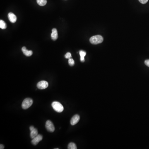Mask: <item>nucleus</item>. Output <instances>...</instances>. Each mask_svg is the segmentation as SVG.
I'll list each match as a JSON object with an SVG mask.
<instances>
[{
  "instance_id": "obj_1",
  "label": "nucleus",
  "mask_w": 149,
  "mask_h": 149,
  "mask_svg": "<svg viewBox=\"0 0 149 149\" xmlns=\"http://www.w3.org/2000/svg\"><path fill=\"white\" fill-rule=\"evenodd\" d=\"M103 39V38L102 36L97 35L91 37L89 39V41L92 44H97L102 42Z\"/></svg>"
},
{
  "instance_id": "obj_2",
  "label": "nucleus",
  "mask_w": 149,
  "mask_h": 149,
  "mask_svg": "<svg viewBox=\"0 0 149 149\" xmlns=\"http://www.w3.org/2000/svg\"><path fill=\"white\" fill-rule=\"evenodd\" d=\"M53 109L57 112H62L63 111L64 108L62 104L58 102H54L52 104Z\"/></svg>"
},
{
  "instance_id": "obj_3",
  "label": "nucleus",
  "mask_w": 149,
  "mask_h": 149,
  "mask_svg": "<svg viewBox=\"0 0 149 149\" xmlns=\"http://www.w3.org/2000/svg\"><path fill=\"white\" fill-rule=\"evenodd\" d=\"M33 104V100L30 98H28L24 99L22 104V108L24 109H28L31 107Z\"/></svg>"
},
{
  "instance_id": "obj_4",
  "label": "nucleus",
  "mask_w": 149,
  "mask_h": 149,
  "mask_svg": "<svg viewBox=\"0 0 149 149\" xmlns=\"http://www.w3.org/2000/svg\"><path fill=\"white\" fill-rule=\"evenodd\" d=\"M46 128L49 132H53L55 131L54 125L50 120H48L46 122Z\"/></svg>"
},
{
  "instance_id": "obj_5",
  "label": "nucleus",
  "mask_w": 149,
  "mask_h": 149,
  "mask_svg": "<svg viewBox=\"0 0 149 149\" xmlns=\"http://www.w3.org/2000/svg\"><path fill=\"white\" fill-rule=\"evenodd\" d=\"M48 83L47 81H44V80L41 81L37 84V88L41 89H46L48 87Z\"/></svg>"
},
{
  "instance_id": "obj_6",
  "label": "nucleus",
  "mask_w": 149,
  "mask_h": 149,
  "mask_svg": "<svg viewBox=\"0 0 149 149\" xmlns=\"http://www.w3.org/2000/svg\"><path fill=\"white\" fill-rule=\"evenodd\" d=\"M43 137L41 135H38L37 136H36L35 138L32 139V144L36 145H37L40 141H41L42 140Z\"/></svg>"
},
{
  "instance_id": "obj_7",
  "label": "nucleus",
  "mask_w": 149,
  "mask_h": 149,
  "mask_svg": "<svg viewBox=\"0 0 149 149\" xmlns=\"http://www.w3.org/2000/svg\"><path fill=\"white\" fill-rule=\"evenodd\" d=\"M80 116L78 115H75L73 117L71 118V120H70V123L71 125L73 126V125H76L77 124V123H78L80 120Z\"/></svg>"
},
{
  "instance_id": "obj_8",
  "label": "nucleus",
  "mask_w": 149,
  "mask_h": 149,
  "mask_svg": "<svg viewBox=\"0 0 149 149\" xmlns=\"http://www.w3.org/2000/svg\"><path fill=\"white\" fill-rule=\"evenodd\" d=\"M8 19L12 23H15L17 20V17L16 15L13 13H10L8 14Z\"/></svg>"
},
{
  "instance_id": "obj_9",
  "label": "nucleus",
  "mask_w": 149,
  "mask_h": 149,
  "mask_svg": "<svg viewBox=\"0 0 149 149\" xmlns=\"http://www.w3.org/2000/svg\"><path fill=\"white\" fill-rule=\"evenodd\" d=\"M58 37L57 30L56 28H54L52 30V33L51 34V38L53 40L55 41L57 39Z\"/></svg>"
},
{
  "instance_id": "obj_10",
  "label": "nucleus",
  "mask_w": 149,
  "mask_h": 149,
  "mask_svg": "<svg viewBox=\"0 0 149 149\" xmlns=\"http://www.w3.org/2000/svg\"><path fill=\"white\" fill-rule=\"evenodd\" d=\"M22 51L23 54L27 56H30L32 55L33 52L32 51L28 50L25 46L22 47Z\"/></svg>"
},
{
  "instance_id": "obj_11",
  "label": "nucleus",
  "mask_w": 149,
  "mask_h": 149,
  "mask_svg": "<svg viewBox=\"0 0 149 149\" xmlns=\"http://www.w3.org/2000/svg\"><path fill=\"white\" fill-rule=\"evenodd\" d=\"M30 137L32 139H33L35 138L36 136L38 135V131L37 129H34L32 131H30Z\"/></svg>"
},
{
  "instance_id": "obj_12",
  "label": "nucleus",
  "mask_w": 149,
  "mask_h": 149,
  "mask_svg": "<svg viewBox=\"0 0 149 149\" xmlns=\"http://www.w3.org/2000/svg\"><path fill=\"white\" fill-rule=\"evenodd\" d=\"M80 55V61L81 62H84L85 61V56L86 55V52L83 51H80L79 52Z\"/></svg>"
},
{
  "instance_id": "obj_13",
  "label": "nucleus",
  "mask_w": 149,
  "mask_h": 149,
  "mask_svg": "<svg viewBox=\"0 0 149 149\" xmlns=\"http://www.w3.org/2000/svg\"><path fill=\"white\" fill-rule=\"evenodd\" d=\"M37 4L39 6H41L46 5V4L47 3L46 0H37Z\"/></svg>"
},
{
  "instance_id": "obj_14",
  "label": "nucleus",
  "mask_w": 149,
  "mask_h": 149,
  "mask_svg": "<svg viewBox=\"0 0 149 149\" xmlns=\"http://www.w3.org/2000/svg\"><path fill=\"white\" fill-rule=\"evenodd\" d=\"M0 28L2 29H6L7 28V25L4 21L3 20H0Z\"/></svg>"
},
{
  "instance_id": "obj_15",
  "label": "nucleus",
  "mask_w": 149,
  "mask_h": 149,
  "mask_svg": "<svg viewBox=\"0 0 149 149\" xmlns=\"http://www.w3.org/2000/svg\"><path fill=\"white\" fill-rule=\"evenodd\" d=\"M68 148L69 149H77V147L76 144L74 143L70 142L68 144Z\"/></svg>"
},
{
  "instance_id": "obj_16",
  "label": "nucleus",
  "mask_w": 149,
  "mask_h": 149,
  "mask_svg": "<svg viewBox=\"0 0 149 149\" xmlns=\"http://www.w3.org/2000/svg\"><path fill=\"white\" fill-rule=\"evenodd\" d=\"M68 63L70 66H72L74 64V60L72 58H70L68 60Z\"/></svg>"
},
{
  "instance_id": "obj_17",
  "label": "nucleus",
  "mask_w": 149,
  "mask_h": 149,
  "mask_svg": "<svg viewBox=\"0 0 149 149\" xmlns=\"http://www.w3.org/2000/svg\"><path fill=\"white\" fill-rule=\"evenodd\" d=\"M65 57L67 59H69L70 58H71L72 56H71V54L70 52H68L65 55Z\"/></svg>"
},
{
  "instance_id": "obj_18",
  "label": "nucleus",
  "mask_w": 149,
  "mask_h": 149,
  "mask_svg": "<svg viewBox=\"0 0 149 149\" xmlns=\"http://www.w3.org/2000/svg\"><path fill=\"white\" fill-rule=\"evenodd\" d=\"M139 1L141 4H145L148 2V0H139Z\"/></svg>"
},
{
  "instance_id": "obj_19",
  "label": "nucleus",
  "mask_w": 149,
  "mask_h": 149,
  "mask_svg": "<svg viewBox=\"0 0 149 149\" xmlns=\"http://www.w3.org/2000/svg\"><path fill=\"white\" fill-rule=\"evenodd\" d=\"M144 63L146 65H147V66L149 67V59L146 60L144 61Z\"/></svg>"
},
{
  "instance_id": "obj_20",
  "label": "nucleus",
  "mask_w": 149,
  "mask_h": 149,
  "mask_svg": "<svg viewBox=\"0 0 149 149\" xmlns=\"http://www.w3.org/2000/svg\"><path fill=\"white\" fill-rule=\"evenodd\" d=\"M4 148V145L2 144H1V145H0V149H3Z\"/></svg>"
},
{
  "instance_id": "obj_21",
  "label": "nucleus",
  "mask_w": 149,
  "mask_h": 149,
  "mask_svg": "<svg viewBox=\"0 0 149 149\" xmlns=\"http://www.w3.org/2000/svg\"><path fill=\"white\" fill-rule=\"evenodd\" d=\"M34 129H35V128L34 127V126H31L30 128V131H31Z\"/></svg>"
}]
</instances>
